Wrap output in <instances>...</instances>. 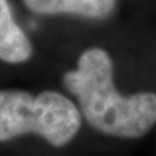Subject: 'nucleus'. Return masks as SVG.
I'll use <instances>...</instances> for the list:
<instances>
[{
	"label": "nucleus",
	"instance_id": "obj_1",
	"mask_svg": "<svg viewBox=\"0 0 156 156\" xmlns=\"http://www.w3.org/2000/svg\"><path fill=\"white\" fill-rule=\"evenodd\" d=\"M62 85L75 97L85 123L101 134L137 139L156 124V94H120L114 85L112 56L100 46L84 51L75 69L62 75Z\"/></svg>",
	"mask_w": 156,
	"mask_h": 156
},
{
	"label": "nucleus",
	"instance_id": "obj_2",
	"mask_svg": "<svg viewBox=\"0 0 156 156\" xmlns=\"http://www.w3.org/2000/svg\"><path fill=\"white\" fill-rule=\"evenodd\" d=\"M81 123L78 106L58 91L0 90V142L35 134L54 147H64L77 136Z\"/></svg>",
	"mask_w": 156,
	"mask_h": 156
},
{
	"label": "nucleus",
	"instance_id": "obj_3",
	"mask_svg": "<svg viewBox=\"0 0 156 156\" xmlns=\"http://www.w3.org/2000/svg\"><path fill=\"white\" fill-rule=\"evenodd\" d=\"M30 12L42 16L69 15L103 20L116 9V0H22Z\"/></svg>",
	"mask_w": 156,
	"mask_h": 156
},
{
	"label": "nucleus",
	"instance_id": "obj_4",
	"mask_svg": "<svg viewBox=\"0 0 156 156\" xmlns=\"http://www.w3.org/2000/svg\"><path fill=\"white\" fill-rule=\"evenodd\" d=\"M32 54V42L15 20L9 0H0V61L23 64L30 59Z\"/></svg>",
	"mask_w": 156,
	"mask_h": 156
}]
</instances>
